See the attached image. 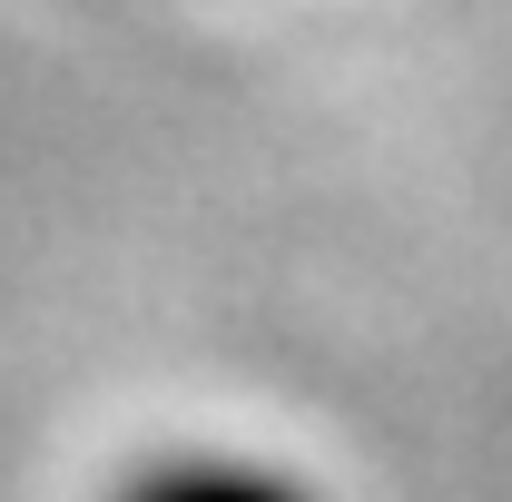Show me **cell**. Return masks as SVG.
Masks as SVG:
<instances>
[{
  "mask_svg": "<svg viewBox=\"0 0 512 502\" xmlns=\"http://www.w3.org/2000/svg\"><path fill=\"white\" fill-rule=\"evenodd\" d=\"M119 502H325L316 473L247 453V443H188V453H158L119 483Z\"/></svg>",
  "mask_w": 512,
  "mask_h": 502,
  "instance_id": "6da1fadb",
  "label": "cell"
}]
</instances>
